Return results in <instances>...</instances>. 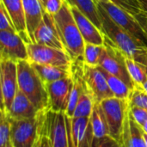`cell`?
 Returning a JSON list of instances; mask_svg holds the SVG:
<instances>
[{
    "label": "cell",
    "mask_w": 147,
    "mask_h": 147,
    "mask_svg": "<svg viewBox=\"0 0 147 147\" xmlns=\"http://www.w3.org/2000/svg\"><path fill=\"white\" fill-rule=\"evenodd\" d=\"M101 21L102 32L124 54L147 66V46L131 35L124 28L115 23L104 9L97 3Z\"/></svg>",
    "instance_id": "6da1fadb"
},
{
    "label": "cell",
    "mask_w": 147,
    "mask_h": 147,
    "mask_svg": "<svg viewBox=\"0 0 147 147\" xmlns=\"http://www.w3.org/2000/svg\"><path fill=\"white\" fill-rule=\"evenodd\" d=\"M19 90L31 101L38 111L49 110L47 84L28 60L17 61Z\"/></svg>",
    "instance_id": "7a4b0ae2"
},
{
    "label": "cell",
    "mask_w": 147,
    "mask_h": 147,
    "mask_svg": "<svg viewBox=\"0 0 147 147\" xmlns=\"http://www.w3.org/2000/svg\"><path fill=\"white\" fill-rule=\"evenodd\" d=\"M54 18L64 47L72 62H84L85 42L66 1L64 2L61 9L54 16Z\"/></svg>",
    "instance_id": "3957f363"
},
{
    "label": "cell",
    "mask_w": 147,
    "mask_h": 147,
    "mask_svg": "<svg viewBox=\"0 0 147 147\" xmlns=\"http://www.w3.org/2000/svg\"><path fill=\"white\" fill-rule=\"evenodd\" d=\"M48 111V110H47ZM47 111H40L39 114L28 120L11 121L10 141L14 147H33L40 132V128Z\"/></svg>",
    "instance_id": "277c9868"
},
{
    "label": "cell",
    "mask_w": 147,
    "mask_h": 147,
    "mask_svg": "<svg viewBox=\"0 0 147 147\" xmlns=\"http://www.w3.org/2000/svg\"><path fill=\"white\" fill-rule=\"evenodd\" d=\"M103 45L104 51L98 66L121 78L129 87L134 90L135 84L127 71L125 54L106 35H104Z\"/></svg>",
    "instance_id": "5b68a950"
},
{
    "label": "cell",
    "mask_w": 147,
    "mask_h": 147,
    "mask_svg": "<svg viewBox=\"0 0 147 147\" xmlns=\"http://www.w3.org/2000/svg\"><path fill=\"white\" fill-rule=\"evenodd\" d=\"M109 129V136L121 143L124 121L129 109V101L117 97H109L100 102Z\"/></svg>",
    "instance_id": "8992f818"
},
{
    "label": "cell",
    "mask_w": 147,
    "mask_h": 147,
    "mask_svg": "<svg viewBox=\"0 0 147 147\" xmlns=\"http://www.w3.org/2000/svg\"><path fill=\"white\" fill-rule=\"evenodd\" d=\"M27 47L28 60L32 64L57 66H71L72 64V59L65 50L38 43H28Z\"/></svg>",
    "instance_id": "52a82bcc"
},
{
    "label": "cell",
    "mask_w": 147,
    "mask_h": 147,
    "mask_svg": "<svg viewBox=\"0 0 147 147\" xmlns=\"http://www.w3.org/2000/svg\"><path fill=\"white\" fill-rule=\"evenodd\" d=\"M1 109L8 111L18 91L17 62L9 59L0 60Z\"/></svg>",
    "instance_id": "ba28073f"
},
{
    "label": "cell",
    "mask_w": 147,
    "mask_h": 147,
    "mask_svg": "<svg viewBox=\"0 0 147 147\" xmlns=\"http://www.w3.org/2000/svg\"><path fill=\"white\" fill-rule=\"evenodd\" d=\"M97 3L104 9V10L115 23L147 46V34L142 28L140 22L136 20L134 16L131 15L110 1Z\"/></svg>",
    "instance_id": "9c48e42d"
},
{
    "label": "cell",
    "mask_w": 147,
    "mask_h": 147,
    "mask_svg": "<svg viewBox=\"0 0 147 147\" xmlns=\"http://www.w3.org/2000/svg\"><path fill=\"white\" fill-rule=\"evenodd\" d=\"M65 123L69 147L92 146L94 135L90 124V117L71 118L65 115Z\"/></svg>",
    "instance_id": "30bf717a"
},
{
    "label": "cell",
    "mask_w": 147,
    "mask_h": 147,
    "mask_svg": "<svg viewBox=\"0 0 147 147\" xmlns=\"http://www.w3.org/2000/svg\"><path fill=\"white\" fill-rule=\"evenodd\" d=\"M14 61L28 60V47L26 41L17 32L0 31V60Z\"/></svg>",
    "instance_id": "8fae6325"
},
{
    "label": "cell",
    "mask_w": 147,
    "mask_h": 147,
    "mask_svg": "<svg viewBox=\"0 0 147 147\" xmlns=\"http://www.w3.org/2000/svg\"><path fill=\"white\" fill-rule=\"evenodd\" d=\"M73 84L74 80L72 75L47 84L50 110L65 113L73 89Z\"/></svg>",
    "instance_id": "7c38bea8"
},
{
    "label": "cell",
    "mask_w": 147,
    "mask_h": 147,
    "mask_svg": "<svg viewBox=\"0 0 147 147\" xmlns=\"http://www.w3.org/2000/svg\"><path fill=\"white\" fill-rule=\"evenodd\" d=\"M83 77L96 102L100 103L104 99L114 97L100 66H91L84 63Z\"/></svg>",
    "instance_id": "4fadbf2b"
},
{
    "label": "cell",
    "mask_w": 147,
    "mask_h": 147,
    "mask_svg": "<svg viewBox=\"0 0 147 147\" xmlns=\"http://www.w3.org/2000/svg\"><path fill=\"white\" fill-rule=\"evenodd\" d=\"M44 128L53 147H69L65 115L61 112L48 110L46 113Z\"/></svg>",
    "instance_id": "5bb4252c"
},
{
    "label": "cell",
    "mask_w": 147,
    "mask_h": 147,
    "mask_svg": "<svg viewBox=\"0 0 147 147\" xmlns=\"http://www.w3.org/2000/svg\"><path fill=\"white\" fill-rule=\"evenodd\" d=\"M34 43L65 50L54 16L44 10L43 18L34 34Z\"/></svg>",
    "instance_id": "9a60e30c"
},
{
    "label": "cell",
    "mask_w": 147,
    "mask_h": 147,
    "mask_svg": "<svg viewBox=\"0 0 147 147\" xmlns=\"http://www.w3.org/2000/svg\"><path fill=\"white\" fill-rule=\"evenodd\" d=\"M70 7L84 42L96 45H103L104 34L79 9L73 6Z\"/></svg>",
    "instance_id": "2e32d148"
},
{
    "label": "cell",
    "mask_w": 147,
    "mask_h": 147,
    "mask_svg": "<svg viewBox=\"0 0 147 147\" xmlns=\"http://www.w3.org/2000/svg\"><path fill=\"white\" fill-rule=\"evenodd\" d=\"M121 144L122 147H147L144 131L133 118L129 109L124 121Z\"/></svg>",
    "instance_id": "e0dca14e"
},
{
    "label": "cell",
    "mask_w": 147,
    "mask_h": 147,
    "mask_svg": "<svg viewBox=\"0 0 147 147\" xmlns=\"http://www.w3.org/2000/svg\"><path fill=\"white\" fill-rule=\"evenodd\" d=\"M9 117L13 120H28L35 117L39 112L31 101L18 89V91L7 111Z\"/></svg>",
    "instance_id": "ac0fdd59"
},
{
    "label": "cell",
    "mask_w": 147,
    "mask_h": 147,
    "mask_svg": "<svg viewBox=\"0 0 147 147\" xmlns=\"http://www.w3.org/2000/svg\"><path fill=\"white\" fill-rule=\"evenodd\" d=\"M4 4L8 13L9 14L16 31L22 36L26 43H31L28 34L26 20L23 9L22 0H0Z\"/></svg>",
    "instance_id": "d6986e66"
},
{
    "label": "cell",
    "mask_w": 147,
    "mask_h": 147,
    "mask_svg": "<svg viewBox=\"0 0 147 147\" xmlns=\"http://www.w3.org/2000/svg\"><path fill=\"white\" fill-rule=\"evenodd\" d=\"M22 3L28 34L31 43H34V34L43 18L45 9L39 0H22Z\"/></svg>",
    "instance_id": "ffe728a7"
},
{
    "label": "cell",
    "mask_w": 147,
    "mask_h": 147,
    "mask_svg": "<svg viewBox=\"0 0 147 147\" xmlns=\"http://www.w3.org/2000/svg\"><path fill=\"white\" fill-rule=\"evenodd\" d=\"M32 64V63H31ZM35 71L38 72L44 83L49 84L72 75L71 66H57L51 65H39L32 64Z\"/></svg>",
    "instance_id": "44dd1931"
},
{
    "label": "cell",
    "mask_w": 147,
    "mask_h": 147,
    "mask_svg": "<svg viewBox=\"0 0 147 147\" xmlns=\"http://www.w3.org/2000/svg\"><path fill=\"white\" fill-rule=\"evenodd\" d=\"M90 124L95 138L101 139L106 136H109L108 121L100 103L95 102L93 111L90 115Z\"/></svg>",
    "instance_id": "7402d4cb"
},
{
    "label": "cell",
    "mask_w": 147,
    "mask_h": 147,
    "mask_svg": "<svg viewBox=\"0 0 147 147\" xmlns=\"http://www.w3.org/2000/svg\"><path fill=\"white\" fill-rule=\"evenodd\" d=\"M70 6L76 7L84 16H86L101 31L102 29V21L97 7V3L95 0H65Z\"/></svg>",
    "instance_id": "603a6c76"
},
{
    "label": "cell",
    "mask_w": 147,
    "mask_h": 147,
    "mask_svg": "<svg viewBox=\"0 0 147 147\" xmlns=\"http://www.w3.org/2000/svg\"><path fill=\"white\" fill-rule=\"evenodd\" d=\"M102 73L104 74L108 84L109 86V89L111 90L113 95L115 97L120 98V99H124V100H128L130 99V96L133 92V89L129 87L124 81H122L121 78H117L116 76H114L110 74L109 72L106 71L104 69L100 67Z\"/></svg>",
    "instance_id": "cb8c5ba5"
},
{
    "label": "cell",
    "mask_w": 147,
    "mask_h": 147,
    "mask_svg": "<svg viewBox=\"0 0 147 147\" xmlns=\"http://www.w3.org/2000/svg\"><path fill=\"white\" fill-rule=\"evenodd\" d=\"M95 102H96L94 100V97L86 85V88L84 90V92L81 95V97L78 101V103L77 105L73 117L74 118H80V117L90 118L92 114Z\"/></svg>",
    "instance_id": "d4e9b609"
},
{
    "label": "cell",
    "mask_w": 147,
    "mask_h": 147,
    "mask_svg": "<svg viewBox=\"0 0 147 147\" xmlns=\"http://www.w3.org/2000/svg\"><path fill=\"white\" fill-rule=\"evenodd\" d=\"M125 59L127 71L135 86H141L147 80V66L127 56Z\"/></svg>",
    "instance_id": "484cf974"
},
{
    "label": "cell",
    "mask_w": 147,
    "mask_h": 147,
    "mask_svg": "<svg viewBox=\"0 0 147 147\" xmlns=\"http://www.w3.org/2000/svg\"><path fill=\"white\" fill-rule=\"evenodd\" d=\"M103 51L104 45L85 43L84 53V63L91 66H98Z\"/></svg>",
    "instance_id": "4316f807"
},
{
    "label": "cell",
    "mask_w": 147,
    "mask_h": 147,
    "mask_svg": "<svg viewBox=\"0 0 147 147\" xmlns=\"http://www.w3.org/2000/svg\"><path fill=\"white\" fill-rule=\"evenodd\" d=\"M11 121L8 112L1 109L0 118V147L4 146L10 141Z\"/></svg>",
    "instance_id": "83f0119b"
},
{
    "label": "cell",
    "mask_w": 147,
    "mask_h": 147,
    "mask_svg": "<svg viewBox=\"0 0 147 147\" xmlns=\"http://www.w3.org/2000/svg\"><path fill=\"white\" fill-rule=\"evenodd\" d=\"M129 105L143 108L147 110V94L140 86H135L129 99Z\"/></svg>",
    "instance_id": "f1b7e54d"
},
{
    "label": "cell",
    "mask_w": 147,
    "mask_h": 147,
    "mask_svg": "<svg viewBox=\"0 0 147 147\" xmlns=\"http://www.w3.org/2000/svg\"><path fill=\"white\" fill-rule=\"evenodd\" d=\"M1 30L16 32L11 17L2 1H0V31Z\"/></svg>",
    "instance_id": "f546056e"
},
{
    "label": "cell",
    "mask_w": 147,
    "mask_h": 147,
    "mask_svg": "<svg viewBox=\"0 0 147 147\" xmlns=\"http://www.w3.org/2000/svg\"><path fill=\"white\" fill-rule=\"evenodd\" d=\"M109 1L114 3L117 6L121 7L124 10L127 11L133 16L142 11L140 3L137 0H109Z\"/></svg>",
    "instance_id": "4dcf8cb0"
},
{
    "label": "cell",
    "mask_w": 147,
    "mask_h": 147,
    "mask_svg": "<svg viewBox=\"0 0 147 147\" xmlns=\"http://www.w3.org/2000/svg\"><path fill=\"white\" fill-rule=\"evenodd\" d=\"M129 109L132 114L133 118L134 121L140 126L143 127L144 124L147 121V110L137 106H131L129 105Z\"/></svg>",
    "instance_id": "1f68e13d"
},
{
    "label": "cell",
    "mask_w": 147,
    "mask_h": 147,
    "mask_svg": "<svg viewBox=\"0 0 147 147\" xmlns=\"http://www.w3.org/2000/svg\"><path fill=\"white\" fill-rule=\"evenodd\" d=\"M93 146L94 147H122L121 143H119L110 136H106L101 139H96L94 137Z\"/></svg>",
    "instance_id": "d6a6232c"
},
{
    "label": "cell",
    "mask_w": 147,
    "mask_h": 147,
    "mask_svg": "<svg viewBox=\"0 0 147 147\" xmlns=\"http://www.w3.org/2000/svg\"><path fill=\"white\" fill-rule=\"evenodd\" d=\"M65 0H46L44 4V9L47 13L55 16L62 8Z\"/></svg>",
    "instance_id": "836d02e7"
},
{
    "label": "cell",
    "mask_w": 147,
    "mask_h": 147,
    "mask_svg": "<svg viewBox=\"0 0 147 147\" xmlns=\"http://www.w3.org/2000/svg\"><path fill=\"white\" fill-rule=\"evenodd\" d=\"M44 121H45V118H44ZM44 121H43L39 136H38V138H37V140H36V141H35L33 147H53L52 144H51V140H50V139H49L48 135L47 134L45 128H44Z\"/></svg>",
    "instance_id": "e575fe53"
},
{
    "label": "cell",
    "mask_w": 147,
    "mask_h": 147,
    "mask_svg": "<svg viewBox=\"0 0 147 147\" xmlns=\"http://www.w3.org/2000/svg\"><path fill=\"white\" fill-rule=\"evenodd\" d=\"M134 17H135V18H136V20L140 22V24L141 25L142 28L145 30V32L147 34V15L146 14L145 12L141 11V12H140V13H138V14L134 15Z\"/></svg>",
    "instance_id": "d590c367"
},
{
    "label": "cell",
    "mask_w": 147,
    "mask_h": 147,
    "mask_svg": "<svg viewBox=\"0 0 147 147\" xmlns=\"http://www.w3.org/2000/svg\"><path fill=\"white\" fill-rule=\"evenodd\" d=\"M140 3V9L147 15V0H137Z\"/></svg>",
    "instance_id": "8d00e7d4"
},
{
    "label": "cell",
    "mask_w": 147,
    "mask_h": 147,
    "mask_svg": "<svg viewBox=\"0 0 147 147\" xmlns=\"http://www.w3.org/2000/svg\"><path fill=\"white\" fill-rule=\"evenodd\" d=\"M140 87L142 88V90H144V91H145V92L147 94V80L145 82V83H144V84H142V85H141V86H140Z\"/></svg>",
    "instance_id": "74e56055"
},
{
    "label": "cell",
    "mask_w": 147,
    "mask_h": 147,
    "mask_svg": "<svg viewBox=\"0 0 147 147\" xmlns=\"http://www.w3.org/2000/svg\"><path fill=\"white\" fill-rule=\"evenodd\" d=\"M142 127V129H143V131L146 133V134H147V121L144 124V126L143 127Z\"/></svg>",
    "instance_id": "f35d334b"
},
{
    "label": "cell",
    "mask_w": 147,
    "mask_h": 147,
    "mask_svg": "<svg viewBox=\"0 0 147 147\" xmlns=\"http://www.w3.org/2000/svg\"><path fill=\"white\" fill-rule=\"evenodd\" d=\"M3 147H14L13 146V145H12V143H11V141H9L8 144H6L4 146H3Z\"/></svg>",
    "instance_id": "ab89813d"
},
{
    "label": "cell",
    "mask_w": 147,
    "mask_h": 147,
    "mask_svg": "<svg viewBox=\"0 0 147 147\" xmlns=\"http://www.w3.org/2000/svg\"><path fill=\"white\" fill-rule=\"evenodd\" d=\"M96 3H103V2H109V0H95Z\"/></svg>",
    "instance_id": "60d3db41"
},
{
    "label": "cell",
    "mask_w": 147,
    "mask_h": 147,
    "mask_svg": "<svg viewBox=\"0 0 147 147\" xmlns=\"http://www.w3.org/2000/svg\"><path fill=\"white\" fill-rule=\"evenodd\" d=\"M40 3H41V4H42V6L44 7V4H45V2H46V0H39Z\"/></svg>",
    "instance_id": "b9f144b4"
},
{
    "label": "cell",
    "mask_w": 147,
    "mask_h": 147,
    "mask_svg": "<svg viewBox=\"0 0 147 147\" xmlns=\"http://www.w3.org/2000/svg\"><path fill=\"white\" fill-rule=\"evenodd\" d=\"M144 137H145V140H146V145H147V134H146L145 132H144Z\"/></svg>",
    "instance_id": "7bdbcfd3"
},
{
    "label": "cell",
    "mask_w": 147,
    "mask_h": 147,
    "mask_svg": "<svg viewBox=\"0 0 147 147\" xmlns=\"http://www.w3.org/2000/svg\"><path fill=\"white\" fill-rule=\"evenodd\" d=\"M91 147H94V146H93V145H92V146H91Z\"/></svg>",
    "instance_id": "ee69618b"
}]
</instances>
